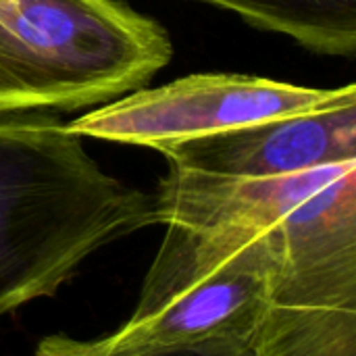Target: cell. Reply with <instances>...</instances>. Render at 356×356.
Here are the masks:
<instances>
[{
    "instance_id": "6da1fadb",
    "label": "cell",
    "mask_w": 356,
    "mask_h": 356,
    "mask_svg": "<svg viewBox=\"0 0 356 356\" xmlns=\"http://www.w3.org/2000/svg\"><path fill=\"white\" fill-rule=\"evenodd\" d=\"M58 113L0 119V317L52 298L98 250L156 225L152 194L106 173Z\"/></svg>"
},
{
    "instance_id": "5b68a950",
    "label": "cell",
    "mask_w": 356,
    "mask_h": 356,
    "mask_svg": "<svg viewBox=\"0 0 356 356\" xmlns=\"http://www.w3.org/2000/svg\"><path fill=\"white\" fill-rule=\"evenodd\" d=\"M353 102L355 83L307 88L244 73H198L134 90L65 121V127L79 138L144 146L163 154L190 140Z\"/></svg>"
},
{
    "instance_id": "52a82bcc",
    "label": "cell",
    "mask_w": 356,
    "mask_h": 356,
    "mask_svg": "<svg viewBox=\"0 0 356 356\" xmlns=\"http://www.w3.org/2000/svg\"><path fill=\"white\" fill-rule=\"evenodd\" d=\"M238 15L248 25L286 35L302 48L353 56L356 50V0H198Z\"/></svg>"
},
{
    "instance_id": "7a4b0ae2",
    "label": "cell",
    "mask_w": 356,
    "mask_h": 356,
    "mask_svg": "<svg viewBox=\"0 0 356 356\" xmlns=\"http://www.w3.org/2000/svg\"><path fill=\"white\" fill-rule=\"evenodd\" d=\"M280 263V232L246 217L165 225L134 313L79 340L52 334L67 356H250Z\"/></svg>"
},
{
    "instance_id": "277c9868",
    "label": "cell",
    "mask_w": 356,
    "mask_h": 356,
    "mask_svg": "<svg viewBox=\"0 0 356 356\" xmlns=\"http://www.w3.org/2000/svg\"><path fill=\"white\" fill-rule=\"evenodd\" d=\"M171 56L165 27L121 0H0V119L96 108Z\"/></svg>"
},
{
    "instance_id": "8992f818",
    "label": "cell",
    "mask_w": 356,
    "mask_h": 356,
    "mask_svg": "<svg viewBox=\"0 0 356 356\" xmlns=\"http://www.w3.org/2000/svg\"><path fill=\"white\" fill-rule=\"evenodd\" d=\"M169 167L219 177H273L356 159V102L275 119L163 152Z\"/></svg>"
},
{
    "instance_id": "ba28073f",
    "label": "cell",
    "mask_w": 356,
    "mask_h": 356,
    "mask_svg": "<svg viewBox=\"0 0 356 356\" xmlns=\"http://www.w3.org/2000/svg\"><path fill=\"white\" fill-rule=\"evenodd\" d=\"M29 356H67L65 353H60L50 340H48V336L46 338H42L38 344H35V348H33V353Z\"/></svg>"
},
{
    "instance_id": "3957f363",
    "label": "cell",
    "mask_w": 356,
    "mask_h": 356,
    "mask_svg": "<svg viewBox=\"0 0 356 356\" xmlns=\"http://www.w3.org/2000/svg\"><path fill=\"white\" fill-rule=\"evenodd\" d=\"M154 200L156 225L192 227L246 215L280 232L271 302L307 309L356 300V159L273 177H219L169 167Z\"/></svg>"
}]
</instances>
